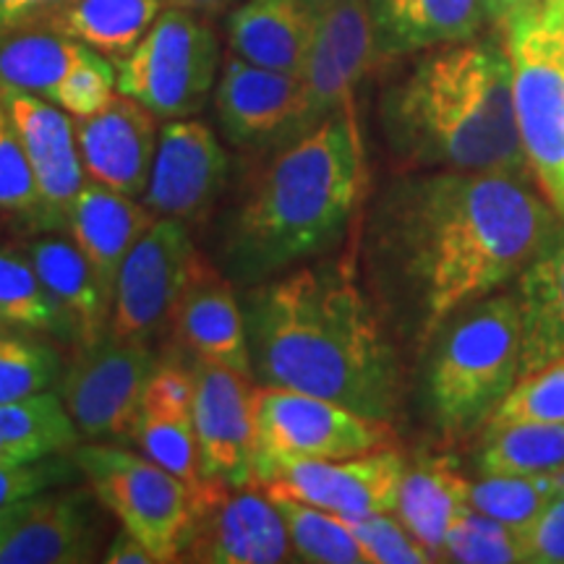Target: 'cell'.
Masks as SVG:
<instances>
[{"label":"cell","instance_id":"cell-37","mask_svg":"<svg viewBox=\"0 0 564 564\" xmlns=\"http://www.w3.org/2000/svg\"><path fill=\"white\" fill-rule=\"evenodd\" d=\"M133 444L141 455L158 463L162 470L181 478L188 489L204 484L199 442H196L192 419H154L141 415Z\"/></svg>","mask_w":564,"mask_h":564},{"label":"cell","instance_id":"cell-30","mask_svg":"<svg viewBox=\"0 0 564 564\" xmlns=\"http://www.w3.org/2000/svg\"><path fill=\"white\" fill-rule=\"evenodd\" d=\"M89 53V45L66 34L30 26L0 40V84L53 100L68 70Z\"/></svg>","mask_w":564,"mask_h":564},{"label":"cell","instance_id":"cell-38","mask_svg":"<svg viewBox=\"0 0 564 564\" xmlns=\"http://www.w3.org/2000/svg\"><path fill=\"white\" fill-rule=\"evenodd\" d=\"M0 217L40 232V188L24 144L0 100Z\"/></svg>","mask_w":564,"mask_h":564},{"label":"cell","instance_id":"cell-22","mask_svg":"<svg viewBox=\"0 0 564 564\" xmlns=\"http://www.w3.org/2000/svg\"><path fill=\"white\" fill-rule=\"evenodd\" d=\"M154 223V215L133 196L112 192L100 183H84L68 217V232L87 257L91 272L112 301L123 259Z\"/></svg>","mask_w":564,"mask_h":564},{"label":"cell","instance_id":"cell-52","mask_svg":"<svg viewBox=\"0 0 564 564\" xmlns=\"http://www.w3.org/2000/svg\"><path fill=\"white\" fill-rule=\"evenodd\" d=\"M3 329H6V327H3V324H0V333H3Z\"/></svg>","mask_w":564,"mask_h":564},{"label":"cell","instance_id":"cell-6","mask_svg":"<svg viewBox=\"0 0 564 564\" xmlns=\"http://www.w3.org/2000/svg\"><path fill=\"white\" fill-rule=\"evenodd\" d=\"M505 45L528 165L564 220V21L544 0L505 26Z\"/></svg>","mask_w":564,"mask_h":564},{"label":"cell","instance_id":"cell-32","mask_svg":"<svg viewBox=\"0 0 564 564\" xmlns=\"http://www.w3.org/2000/svg\"><path fill=\"white\" fill-rule=\"evenodd\" d=\"M478 468L484 476L560 474L564 468V421L486 426Z\"/></svg>","mask_w":564,"mask_h":564},{"label":"cell","instance_id":"cell-25","mask_svg":"<svg viewBox=\"0 0 564 564\" xmlns=\"http://www.w3.org/2000/svg\"><path fill=\"white\" fill-rule=\"evenodd\" d=\"M373 45L400 55L457 45L484 26V0H369Z\"/></svg>","mask_w":564,"mask_h":564},{"label":"cell","instance_id":"cell-15","mask_svg":"<svg viewBox=\"0 0 564 564\" xmlns=\"http://www.w3.org/2000/svg\"><path fill=\"white\" fill-rule=\"evenodd\" d=\"M405 460L394 449L345 457V460L274 463L259 476V486L280 489L301 502L340 518L394 512Z\"/></svg>","mask_w":564,"mask_h":564},{"label":"cell","instance_id":"cell-5","mask_svg":"<svg viewBox=\"0 0 564 564\" xmlns=\"http://www.w3.org/2000/svg\"><path fill=\"white\" fill-rule=\"evenodd\" d=\"M520 361V308L510 293L468 303L442 324L426 369V405L444 440L486 429L518 384Z\"/></svg>","mask_w":564,"mask_h":564},{"label":"cell","instance_id":"cell-43","mask_svg":"<svg viewBox=\"0 0 564 564\" xmlns=\"http://www.w3.org/2000/svg\"><path fill=\"white\" fill-rule=\"evenodd\" d=\"M76 470V463L55 455L37 463H0V510L68 484Z\"/></svg>","mask_w":564,"mask_h":564},{"label":"cell","instance_id":"cell-27","mask_svg":"<svg viewBox=\"0 0 564 564\" xmlns=\"http://www.w3.org/2000/svg\"><path fill=\"white\" fill-rule=\"evenodd\" d=\"M468 491L470 481L457 474L447 457H423L413 468H405L394 512L434 562H442L449 531L470 507Z\"/></svg>","mask_w":564,"mask_h":564},{"label":"cell","instance_id":"cell-21","mask_svg":"<svg viewBox=\"0 0 564 564\" xmlns=\"http://www.w3.org/2000/svg\"><path fill=\"white\" fill-rule=\"evenodd\" d=\"M171 329L194 361L228 366L251 377L249 333L241 303L232 282L202 257L194 262L186 288L175 303Z\"/></svg>","mask_w":564,"mask_h":564},{"label":"cell","instance_id":"cell-49","mask_svg":"<svg viewBox=\"0 0 564 564\" xmlns=\"http://www.w3.org/2000/svg\"><path fill=\"white\" fill-rule=\"evenodd\" d=\"M24 502H26V499H24ZM24 502L11 505V507H3V510H0V546H3L6 539H9L11 528L17 525V520H19L21 507H24Z\"/></svg>","mask_w":564,"mask_h":564},{"label":"cell","instance_id":"cell-39","mask_svg":"<svg viewBox=\"0 0 564 564\" xmlns=\"http://www.w3.org/2000/svg\"><path fill=\"white\" fill-rule=\"evenodd\" d=\"M564 421V358L520 377L486 426Z\"/></svg>","mask_w":564,"mask_h":564},{"label":"cell","instance_id":"cell-2","mask_svg":"<svg viewBox=\"0 0 564 564\" xmlns=\"http://www.w3.org/2000/svg\"><path fill=\"white\" fill-rule=\"evenodd\" d=\"M251 373L259 384L316 394L387 421L403 377L382 319L343 264L299 267L246 295Z\"/></svg>","mask_w":564,"mask_h":564},{"label":"cell","instance_id":"cell-8","mask_svg":"<svg viewBox=\"0 0 564 564\" xmlns=\"http://www.w3.org/2000/svg\"><path fill=\"white\" fill-rule=\"evenodd\" d=\"M74 463L89 491L126 531H131L160 564L181 562L192 528V489L150 457L116 444L74 447Z\"/></svg>","mask_w":564,"mask_h":564},{"label":"cell","instance_id":"cell-17","mask_svg":"<svg viewBox=\"0 0 564 564\" xmlns=\"http://www.w3.org/2000/svg\"><path fill=\"white\" fill-rule=\"evenodd\" d=\"M225 178L228 154L209 126L194 118H175L160 131L141 204L154 217L199 223L215 207Z\"/></svg>","mask_w":564,"mask_h":564},{"label":"cell","instance_id":"cell-3","mask_svg":"<svg viewBox=\"0 0 564 564\" xmlns=\"http://www.w3.org/2000/svg\"><path fill=\"white\" fill-rule=\"evenodd\" d=\"M366 194L352 105L280 147L225 230V267L246 282L278 278L340 243Z\"/></svg>","mask_w":564,"mask_h":564},{"label":"cell","instance_id":"cell-11","mask_svg":"<svg viewBox=\"0 0 564 564\" xmlns=\"http://www.w3.org/2000/svg\"><path fill=\"white\" fill-rule=\"evenodd\" d=\"M154 366L158 358L141 340L105 335L100 343L79 348L61 387L79 434L97 442H133Z\"/></svg>","mask_w":564,"mask_h":564},{"label":"cell","instance_id":"cell-46","mask_svg":"<svg viewBox=\"0 0 564 564\" xmlns=\"http://www.w3.org/2000/svg\"><path fill=\"white\" fill-rule=\"evenodd\" d=\"M102 562L108 564H160L150 549H147L131 531L121 528L110 539L108 549L102 552Z\"/></svg>","mask_w":564,"mask_h":564},{"label":"cell","instance_id":"cell-33","mask_svg":"<svg viewBox=\"0 0 564 564\" xmlns=\"http://www.w3.org/2000/svg\"><path fill=\"white\" fill-rule=\"evenodd\" d=\"M267 491H270L274 507L285 520L295 560L308 564H369L364 546L358 544V539L350 533L343 518L301 502V499L280 489Z\"/></svg>","mask_w":564,"mask_h":564},{"label":"cell","instance_id":"cell-23","mask_svg":"<svg viewBox=\"0 0 564 564\" xmlns=\"http://www.w3.org/2000/svg\"><path fill=\"white\" fill-rule=\"evenodd\" d=\"M314 24V0H246L228 19L230 51L253 66L303 76Z\"/></svg>","mask_w":564,"mask_h":564},{"label":"cell","instance_id":"cell-45","mask_svg":"<svg viewBox=\"0 0 564 564\" xmlns=\"http://www.w3.org/2000/svg\"><path fill=\"white\" fill-rule=\"evenodd\" d=\"M68 3L74 0H0V40L30 26H40Z\"/></svg>","mask_w":564,"mask_h":564},{"label":"cell","instance_id":"cell-41","mask_svg":"<svg viewBox=\"0 0 564 564\" xmlns=\"http://www.w3.org/2000/svg\"><path fill=\"white\" fill-rule=\"evenodd\" d=\"M118 87V70L102 53L91 51L68 70V76L58 84L53 100L74 118H87L100 112Z\"/></svg>","mask_w":564,"mask_h":564},{"label":"cell","instance_id":"cell-42","mask_svg":"<svg viewBox=\"0 0 564 564\" xmlns=\"http://www.w3.org/2000/svg\"><path fill=\"white\" fill-rule=\"evenodd\" d=\"M194 369L181 361H158L141 398V415L154 419H192Z\"/></svg>","mask_w":564,"mask_h":564},{"label":"cell","instance_id":"cell-28","mask_svg":"<svg viewBox=\"0 0 564 564\" xmlns=\"http://www.w3.org/2000/svg\"><path fill=\"white\" fill-rule=\"evenodd\" d=\"M165 9L167 0H74L40 26L79 40L105 58L121 61Z\"/></svg>","mask_w":564,"mask_h":564},{"label":"cell","instance_id":"cell-10","mask_svg":"<svg viewBox=\"0 0 564 564\" xmlns=\"http://www.w3.org/2000/svg\"><path fill=\"white\" fill-rule=\"evenodd\" d=\"M285 520L264 486H230L204 478L192 489V528L181 562L278 564L291 562Z\"/></svg>","mask_w":564,"mask_h":564},{"label":"cell","instance_id":"cell-36","mask_svg":"<svg viewBox=\"0 0 564 564\" xmlns=\"http://www.w3.org/2000/svg\"><path fill=\"white\" fill-rule=\"evenodd\" d=\"M442 562H463V564H512L525 562L523 533L514 528L499 523L489 514L468 507L444 544Z\"/></svg>","mask_w":564,"mask_h":564},{"label":"cell","instance_id":"cell-50","mask_svg":"<svg viewBox=\"0 0 564 564\" xmlns=\"http://www.w3.org/2000/svg\"><path fill=\"white\" fill-rule=\"evenodd\" d=\"M546 3L552 6V9H554L556 13H560L562 21H564V0H546Z\"/></svg>","mask_w":564,"mask_h":564},{"label":"cell","instance_id":"cell-48","mask_svg":"<svg viewBox=\"0 0 564 564\" xmlns=\"http://www.w3.org/2000/svg\"><path fill=\"white\" fill-rule=\"evenodd\" d=\"M230 3L232 0H167V6H175V9H186L194 13H217Z\"/></svg>","mask_w":564,"mask_h":564},{"label":"cell","instance_id":"cell-29","mask_svg":"<svg viewBox=\"0 0 564 564\" xmlns=\"http://www.w3.org/2000/svg\"><path fill=\"white\" fill-rule=\"evenodd\" d=\"M79 429L63 398L37 392L0 405V463H37L79 447Z\"/></svg>","mask_w":564,"mask_h":564},{"label":"cell","instance_id":"cell-31","mask_svg":"<svg viewBox=\"0 0 564 564\" xmlns=\"http://www.w3.org/2000/svg\"><path fill=\"white\" fill-rule=\"evenodd\" d=\"M0 324L6 329L74 340L66 312L40 280L30 253L17 246H0Z\"/></svg>","mask_w":564,"mask_h":564},{"label":"cell","instance_id":"cell-4","mask_svg":"<svg viewBox=\"0 0 564 564\" xmlns=\"http://www.w3.org/2000/svg\"><path fill=\"white\" fill-rule=\"evenodd\" d=\"M387 141L419 171H476L531 178L518 116L512 63L499 42L444 45L382 102Z\"/></svg>","mask_w":564,"mask_h":564},{"label":"cell","instance_id":"cell-12","mask_svg":"<svg viewBox=\"0 0 564 564\" xmlns=\"http://www.w3.org/2000/svg\"><path fill=\"white\" fill-rule=\"evenodd\" d=\"M199 259L186 223L154 217L123 259L112 295L108 335L150 343L171 327L175 303Z\"/></svg>","mask_w":564,"mask_h":564},{"label":"cell","instance_id":"cell-24","mask_svg":"<svg viewBox=\"0 0 564 564\" xmlns=\"http://www.w3.org/2000/svg\"><path fill=\"white\" fill-rule=\"evenodd\" d=\"M520 377L564 358V220L518 278Z\"/></svg>","mask_w":564,"mask_h":564},{"label":"cell","instance_id":"cell-35","mask_svg":"<svg viewBox=\"0 0 564 564\" xmlns=\"http://www.w3.org/2000/svg\"><path fill=\"white\" fill-rule=\"evenodd\" d=\"M61 377V356L34 333H0V405L51 390Z\"/></svg>","mask_w":564,"mask_h":564},{"label":"cell","instance_id":"cell-1","mask_svg":"<svg viewBox=\"0 0 564 564\" xmlns=\"http://www.w3.org/2000/svg\"><path fill=\"white\" fill-rule=\"evenodd\" d=\"M562 217L531 178L421 171L392 181L369 225L387 308L421 345L463 306L520 278Z\"/></svg>","mask_w":564,"mask_h":564},{"label":"cell","instance_id":"cell-34","mask_svg":"<svg viewBox=\"0 0 564 564\" xmlns=\"http://www.w3.org/2000/svg\"><path fill=\"white\" fill-rule=\"evenodd\" d=\"M560 494V474L484 476L470 484L468 502L474 510L523 533Z\"/></svg>","mask_w":564,"mask_h":564},{"label":"cell","instance_id":"cell-44","mask_svg":"<svg viewBox=\"0 0 564 564\" xmlns=\"http://www.w3.org/2000/svg\"><path fill=\"white\" fill-rule=\"evenodd\" d=\"M525 562L564 564V494L560 491L546 510L523 531Z\"/></svg>","mask_w":564,"mask_h":564},{"label":"cell","instance_id":"cell-40","mask_svg":"<svg viewBox=\"0 0 564 564\" xmlns=\"http://www.w3.org/2000/svg\"><path fill=\"white\" fill-rule=\"evenodd\" d=\"M340 518V514H337ZM358 544L364 546L369 564H429L434 556L415 535L403 525V520L392 518L390 512L358 514L343 518Z\"/></svg>","mask_w":564,"mask_h":564},{"label":"cell","instance_id":"cell-14","mask_svg":"<svg viewBox=\"0 0 564 564\" xmlns=\"http://www.w3.org/2000/svg\"><path fill=\"white\" fill-rule=\"evenodd\" d=\"M192 369V421L204 478H220L230 486H259L253 384L249 377L207 361H194Z\"/></svg>","mask_w":564,"mask_h":564},{"label":"cell","instance_id":"cell-18","mask_svg":"<svg viewBox=\"0 0 564 564\" xmlns=\"http://www.w3.org/2000/svg\"><path fill=\"white\" fill-rule=\"evenodd\" d=\"M217 121L236 147L288 144L303 110L301 76L230 55L215 89Z\"/></svg>","mask_w":564,"mask_h":564},{"label":"cell","instance_id":"cell-20","mask_svg":"<svg viewBox=\"0 0 564 564\" xmlns=\"http://www.w3.org/2000/svg\"><path fill=\"white\" fill-rule=\"evenodd\" d=\"M95 491L26 499L17 525L0 546V564H84L100 556L102 523Z\"/></svg>","mask_w":564,"mask_h":564},{"label":"cell","instance_id":"cell-13","mask_svg":"<svg viewBox=\"0 0 564 564\" xmlns=\"http://www.w3.org/2000/svg\"><path fill=\"white\" fill-rule=\"evenodd\" d=\"M314 11L312 53L301 76L303 110L291 141L352 105L377 53L369 0H314Z\"/></svg>","mask_w":564,"mask_h":564},{"label":"cell","instance_id":"cell-9","mask_svg":"<svg viewBox=\"0 0 564 564\" xmlns=\"http://www.w3.org/2000/svg\"><path fill=\"white\" fill-rule=\"evenodd\" d=\"M253 432H257V484L274 463L345 460L390 440V423L369 419L333 400L285 390L253 387Z\"/></svg>","mask_w":564,"mask_h":564},{"label":"cell","instance_id":"cell-7","mask_svg":"<svg viewBox=\"0 0 564 564\" xmlns=\"http://www.w3.org/2000/svg\"><path fill=\"white\" fill-rule=\"evenodd\" d=\"M220 66V42L199 13L167 6L126 58L116 61L118 91L158 118H192L207 102Z\"/></svg>","mask_w":564,"mask_h":564},{"label":"cell","instance_id":"cell-47","mask_svg":"<svg viewBox=\"0 0 564 564\" xmlns=\"http://www.w3.org/2000/svg\"><path fill=\"white\" fill-rule=\"evenodd\" d=\"M544 6V0H484L486 19H491L497 26H505L518 17L539 11Z\"/></svg>","mask_w":564,"mask_h":564},{"label":"cell","instance_id":"cell-26","mask_svg":"<svg viewBox=\"0 0 564 564\" xmlns=\"http://www.w3.org/2000/svg\"><path fill=\"white\" fill-rule=\"evenodd\" d=\"M40 280L51 291L74 327V343L79 348L100 343L108 335L112 301L91 272L87 257L74 238L42 236L24 246Z\"/></svg>","mask_w":564,"mask_h":564},{"label":"cell","instance_id":"cell-51","mask_svg":"<svg viewBox=\"0 0 564 564\" xmlns=\"http://www.w3.org/2000/svg\"><path fill=\"white\" fill-rule=\"evenodd\" d=\"M560 491L564 494V468L560 470Z\"/></svg>","mask_w":564,"mask_h":564},{"label":"cell","instance_id":"cell-19","mask_svg":"<svg viewBox=\"0 0 564 564\" xmlns=\"http://www.w3.org/2000/svg\"><path fill=\"white\" fill-rule=\"evenodd\" d=\"M74 129L87 181L141 199L160 141L158 116L116 95L95 116L74 118Z\"/></svg>","mask_w":564,"mask_h":564},{"label":"cell","instance_id":"cell-16","mask_svg":"<svg viewBox=\"0 0 564 564\" xmlns=\"http://www.w3.org/2000/svg\"><path fill=\"white\" fill-rule=\"evenodd\" d=\"M0 100L17 126L40 188V232L68 230L74 202L87 183L74 116L45 97L0 84Z\"/></svg>","mask_w":564,"mask_h":564}]
</instances>
